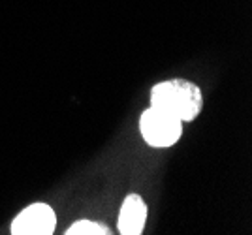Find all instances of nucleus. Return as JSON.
I'll return each mask as SVG.
<instances>
[{
	"mask_svg": "<svg viewBox=\"0 0 252 235\" xmlns=\"http://www.w3.org/2000/svg\"><path fill=\"white\" fill-rule=\"evenodd\" d=\"M151 106L168 111L183 122H190L200 115L203 106L201 88L187 79L162 81L151 88Z\"/></svg>",
	"mask_w": 252,
	"mask_h": 235,
	"instance_id": "1",
	"label": "nucleus"
},
{
	"mask_svg": "<svg viewBox=\"0 0 252 235\" xmlns=\"http://www.w3.org/2000/svg\"><path fill=\"white\" fill-rule=\"evenodd\" d=\"M139 132L149 147L166 149L175 145L183 136V120L164 109L151 106L139 118Z\"/></svg>",
	"mask_w": 252,
	"mask_h": 235,
	"instance_id": "2",
	"label": "nucleus"
},
{
	"mask_svg": "<svg viewBox=\"0 0 252 235\" xmlns=\"http://www.w3.org/2000/svg\"><path fill=\"white\" fill-rule=\"evenodd\" d=\"M57 226V214L47 203H32L25 207L11 222L13 235H51Z\"/></svg>",
	"mask_w": 252,
	"mask_h": 235,
	"instance_id": "3",
	"label": "nucleus"
},
{
	"mask_svg": "<svg viewBox=\"0 0 252 235\" xmlns=\"http://www.w3.org/2000/svg\"><path fill=\"white\" fill-rule=\"evenodd\" d=\"M147 222V205L139 194L126 196L119 211V232L123 235H139Z\"/></svg>",
	"mask_w": 252,
	"mask_h": 235,
	"instance_id": "4",
	"label": "nucleus"
},
{
	"mask_svg": "<svg viewBox=\"0 0 252 235\" xmlns=\"http://www.w3.org/2000/svg\"><path fill=\"white\" fill-rule=\"evenodd\" d=\"M109 230L104 224H98L93 220H79L66 230V235H107Z\"/></svg>",
	"mask_w": 252,
	"mask_h": 235,
	"instance_id": "5",
	"label": "nucleus"
}]
</instances>
